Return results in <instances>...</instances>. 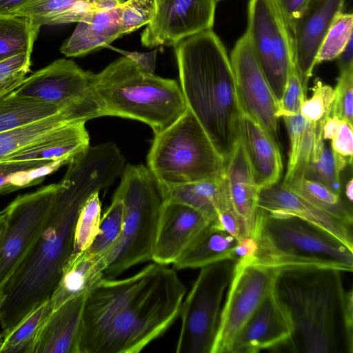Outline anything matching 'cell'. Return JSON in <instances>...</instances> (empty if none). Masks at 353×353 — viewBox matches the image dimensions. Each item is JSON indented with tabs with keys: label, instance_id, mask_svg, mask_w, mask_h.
Instances as JSON below:
<instances>
[{
	"label": "cell",
	"instance_id": "1",
	"mask_svg": "<svg viewBox=\"0 0 353 353\" xmlns=\"http://www.w3.org/2000/svg\"><path fill=\"white\" fill-rule=\"evenodd\" d=\"M63 185L37 240L5 285L0 324L5 336L32 310L50 299L73 253L79 211L94 193L110 187L125 159L110 143L89 148L68 164Z\"/></svg>",
	"mask_w": 353,
	"mask_h": 353
},
{
	"label": "cell",
	"instance_id": "2",
	"mask_svg": "<svg viewBox=\"0 0 353 353\" xmlns=\"http://www.w3.org/2000/svg\"><path fill=\"white\" fill-rule=\"evenodd\" d=\"M152 263L122 279L103 278L86 296L79 353H139L180 314L186 288Z\"/></svg>",
	"mask_w": 353,
	"mask_h": 353
},
{
	"label": "cell",
	"instance_id": "3",
	"mask_svg": "<svg viewBox=\"0 0 353 353\" xmlns=\"http://www.w3.org/2000/svg\"><path fill=\"white\" fill-rule=\"evenodd\" d=\"M173 46L187 108L226 165L241 138L242 114L226 49L212 29Z\"/></svg>",
	"mask_w": 353,
	"mask_h": 353
},
{
	"label": "cell",
	"instance_id": "4",
	"mask_svg": "<svg viewBox=\"0 0 353 353\" xmlns=\"http://www.w3.org/2000/svg\"><path fill=\"white\" fill-rule=\"evenodd\" d=\"M343 272L330 268L278 269L276 294L290 312L294 332L291 350L305 353H352L346 339Z\"/></svg>",
	"mask_w": 353,
	"mask_h": 353
},
{
	"label": "cell",
	"instance_id": "5",
	"mask_svg": "<svg viewBox=\"0 0 353 353\" xmlns=\"http://www.w3.org/2000/svg\"><path fill=\"white\" fill-rule=\"evenodd\" d=\"M94 97L103 116L141 121L157 134L186 110L179 83L140 69L123 56L92 75Z\"/></svg>",
	"mask_w": 353,
	"mask_h": 353
},
{
	"label": "cell",
	"instance_id": "6",
	"mask_svg": "<svg viewBox=\"0 0 353 353\" xmlns=\"http://www.w3.org/2000/svg\"><path fill=\"white\" fill-rule=\"evenodd\" d=\"M256 261L272 268H330L353 271V251L321 228L295 216L259 209Z\"/></svg>",
	"mask_w": 353,
	"mask_h": 353
},
{
	"label": "cell",
	"instance_id": "7",
	"mask_svg": "<svg viewBox=\"0 0 353 353\" xmlns=\"http://www.w3.org/2000/svg\"><path fill=\"white\" fill-rule=\"evenodd\" d=\"M113 196L123 202L124 218L121 234L106 255V279H116L131 267L152 260L162 203L156 182L143 164L124 166Z\"/></svg>",
	"mask_w": 353,
	"mask_h": 353
},
{
	"label": "cell",
	"instance_id": "8",
	"mask_svg": "<svg viewBox=\"0 0 353 353\" xmlns=\"http://www.w3.org/2000/svg\"><path fill=\"white\" fill-rule=\"evenodd\" d=\"M147 168L157 183L174 185L219 178L225 174V164L187 108L154 135Z\"/></svg>",
	"mask_w": 353,
	"mask_h": 353
},
{
	"label": "cell",
	"instance_id": "9",
	"mask_svg": "<svg viewBox=\"0 0 353 353\" xmlns=\"http://www.w3.org/2000/svg\"><path fill=\"white\" fill-rule=\"evenodd\" d=\"M236 261L224 259L201 268L181 305L176 353H210L221 301L232 279Z\"/></svg>",
	"mask_w": 353,
	"mask_h": 353
},
{
	"label": "cell",
	"instance_id": "10",
	"mask_svg": "<svg viewBox=\"0 0 353 353\" xmlns=\"http://www.w3.org/2000/svg\"><path fill=\"white\" fill-rule=\"evenodd\" d=\"M63 181L18 195L3 210L6 228L0 241V296L46 224Z\"/></svg>",
	"mask_w": 353,
	"mask_h": 353
},
{
	"label": "cell",
	"instance_id": "11",
	"mask_svg": "<svg viewBox=\"0 0 353 353\" xmlns=\"http://www.w3.org/2000/svg\"><path fill=\"white\" fill-rule=\"evenodd\" d=\"M278 269L243 256L235 263L210 353H230L246 322L271 288Z\"/></svg>",
	"mask_w": 353,
	"mask_h": 353
},
{
	"label": "cell",
	"instance_id": "12",
	"mask_svg": "<svg viewBox=\"0 0 353 353\" xmlns=\"http://www.w3.org/2000/svg\"><path fill=\"white\" fill-rule=\"evenodd\" d=\"M246 30L256 57L279 102L294 57L290 30L273 0H250Z\"/></svg>",
	"mask_w": 353,
	"mask_h": 353
},
{
	"label": "cell",
	"instance_id": "13",
	"mask_svg": "<svg viewBox=\"0 0 353 353\" xmlns=\"http://www.w3.org/2000/svg\"><path fill=\"white\" fill-rule=\"evenodd\" d=\"M230 60L242 112L279 143V102L256 57L247 30L236 42Z\"/></svg>",
	"mask_w": 353,
	"mask_h": 353
},
{
	"label": "cell",
	"instance_id": "14",
	"mask_svg": "<svg viewBox=\"0 0 353 353\" xmlns=\"http://www.w3.org/2000/svg\"><path fill=\"white\" fill-rule=\"evenodd\" d=\"M216 3L215 0H155L154 14L141 34V44L149 48L174 46L212 29Z\"/></svg>",
	"mask_w": 353,
	"mask_h": 353
},
{
	"label": "cell",
	"instance_id": "15",
	"mask_svg": "<svg viewBox=\"0 0 353 353\" xmlns=\"http://www.w3.org/2000/svg\"><path fill=\"white\" fill-rule=\"evenodd\" d=\"M92 75L72 60L59 59L25 77L13 94L68 106L94 97Z\"/></svg>",
	"mask_w": 353,
	"mask_h": 353
},
{
	"label": "cell",
	"instance_id": "16",
	"mask_svg": "<svg viewBox=\"0 0 353 353\" xmlns=\"http://www.w3.org/2000/svg\"><path fill=\"white\" fill-rule=\"evenodd\" d=\"M274 282L236 336L230 353H257L286 344L291 339L292 321L276 294Z\"/></svg>",
	"mask_w": 353,
	"mask_h": 353
},
{
	"label": "cell",
	"instance_id": "17",
	"mask_svg": "<svg viewBox=\"0 0 353 353\" xmlns=\"http://www.w3.org/2000/svg\"><path fill=\"white\" fill-rule=\"evenodd\" d=\"M211 223L200 212L188 205L162 202L152 250L153 262L174 263Z\"/></svg>",
	"mask_w": 353,
	"mask_h": 353
},
{
	"label": "cell",
	"instance_id": "18",
	"mask_svg": "<svg viewBox=\"0 0 353 353\" xmlns=\"http://www.w3.org/2000/svg\"><path fill=\"white\" fill-rule=\"evenodd\" d=\"M345 2L309 0L290 30L294 63L307 90L320 44L336 16L343 11Z\"/></svg>",
	"mask_w": 353,
	"mask_h": 353
},
{
	"label": "cell",
	"instance_id": "19",
	"mask_svg": "<svg viewBox=\"0 0 353 353\" xmlns=\"http://www.w3.org/2000/svg\"><path fill=\"white\" fill-rule=\"evenodd\" d=\"M258 208L272 215L295 216L309 222L353 251L352 226L316 208L280 181L260 189Z\"/></svg>",
	"mask_w": 353,
	"mask_h": 353
},
{
	"label": "cell",
	"instance_id": "20",
	"mask_svg": "<svg viewBox=\"0 0 353 353\" xmlns=\"http://www.w3.org/2000/svg\"><path fill=\"white\" fill-rule=\"evenodd\" d=\"M88 294L72 297L52 310L25 353H79Z\"/></svg>",
	"mask_w": 353,
	"mask_h": 353
},
{
	"label": "cell",
	"instance_id": "21",
	"mask_svg": "<svg viewBox=\"0 0 353 353\" xmlns=\"http://www.w3.org/2000/svg\"><path fill=\"white\" fill-rule=\"evenodd\" d=\"M103 117L94 98L68 106L39 121L0 132V161L23 148L41 141L63 125Z\"/></svg>",
	"mask_w": 353,
	"mask_h": 353
},
{
	"label": "cell",
	"instance_id": "22",
	"mask_svg": "<svg viewBox=\"0 0 353 353\" xmlns=\"http://www.w3.org/2000/svg\"><path fill=\"white\" fill-rule=\"evenodd\" d=\"M225 177L231 208L243 223L248 236L254 238L260 188L255 182L241 138L225 165Z\"/></svg>",
	"mask_w": 353,
	"mask_h": 353
},
{
	"label": "cell",
	"instance_id": "23",
	"mask_svg": "<svg viewBox=\"0 0 353 353\" xmlns=\"http://www.w3.org/2000/svg\"><path fill=\"white\" fill-rule=\"evenodd\" d=\"M240 132L257 185L261 189L279 181L283 165L279 143L257 121L243 112Z\"/></svg>",
	"mask_w": 353,
	"mask_h": 353
},
{
	"label": "cell",
	"instance_id": "24",
	"mask_svg": "<svg viewBox=\"0 0 353 353\" xmlns=\"http://www.w3.org/2000/svg\"><path fill=\"white\" fill-rule=\"evenodd\" d=\"M71 36L65 41L60 52L67 57L88 54L123 36L120 22V8L96 9L77 22Z\"/></svg>",
	"mask_w": 353,
	"mask_h": 353
},
{
	"label": "cell",
	"instance_id": "25",
	"mask_svg": "<svg viewBox=\"0 0 353 353\" xmlns=\"http://www.w3.org/2000/svg\"><path fill=\"white\" fill-rule=\"evenodd\" d=\"M86 121L68 123L50 136L28 145L1 161H65L67 164L90 146Z\"/></svg>",
	"mask_w": 353,
	"mask_h": 353
},
{
	"label": "cell",
	"instance_id": "26",
	"mask_svg": "<svg viewBox=\"0 0 353 353\" xmlns=\"http://www.w3.org/2000/svg\"><path fill=\"white\" fill-rule=\"evenodd\" d=\"M156 184L162 202L191 207L202 213L211 223L216 221L219 212L231 208L225 174L219 178L196 182Z\"/></svg>",
	"mask_w": 353,
	"mask_h": 353
},
{
	"label": "cell",
	"instance_id": "27",
	"mask_svg": "<svg viewBox=\"0 0 353 353\" xmlns=\"http://www.w3.org/2000/svg\"><path fill=\"white\" fill-rule=\"evenodd\" d=\"M107 265L105 256L88 250L71 256L49 299L52 310L72 297L89 293L104 278Z\"/></svg>",
	"mask_w": 353,
	"mask_h": 353
},
{
	"label": "cell",
	"instance_id": "28",
	"mask_svg": "<svg viewBox=\"0 0 353 353\" xmlns=\"http://www.w3.org/2000/svg\"><path fill=\"white\" fill-rule=\"evenodd\" d=\"M239 241L211 223L173 263L174 270L201 268L224 259L236 260Z\"/></svg>",
	"mask_w": 353,
	"mask_h": 353
},
{
	"label": "cell",
	"instance_id": "29",
	"mask_svg": "<svg viewBox=\"0 0 353 353\" xmlns=\"http://www.w3.org/2000/svg\"><path fill=\"white\" fill-rule=\"evenodd\" d=\"M96 9L87 0H26L8 14L26 17L40 28L78 22Z\"/></svg>",
	"mask_w": 353,
	"mask_h": 353
},
{
	"label": "cell",
	"instance_id": "30",
	"mask_svg": "<svg viewBox=\"0 0 353 353\" xmlns=\"http://www.w3.org/2000/svg\"><path fill=\"white\" fill-rule=\"evenodd\" d=\"M68 106L17 96L12 92L0 98V132L52 116Z\"/></svg>",
	"mask_w": 353,
	"mask_h": 353
},
{
	"label": "cell",
	"instance_id": "31",
	"mask_svg": "<svg viewBox=\"0 0 353 353\" xmlns=\"http://www.w3.org/2000/svg\"><path fill=\"white\" fill-rule=\"evenodd\" d=\"M39 30L26 17L0 14V61L21 52H32Z\"/></svg>",
	"mask_w": 353,
	"mask_h": 353
},
{
	"label": "cell",
	"instance_id": "32",
	"mask_svg": "<svg viewBox=\"0 0 353 353\" xmlns=\"http://www.w3.org/2000/svg\"><path fill=\"white\" fill-rule=\"evenodd\" d=\"M288 188L320 210L352 226V208L342 199L341 195L321 183L303 179Z\"/></svg>",
	"mask_w": 353,
	"mask_h": 353
},
{
	"label": "cell",
	"instance_id": "33",
	"mask_svg": "<svg viewBox=\"0 0 353 353\" xmlns=\"http://www.w3.org/2000/svg\"><path fill=\"white\" fill-rule=\"evenodd\" d=\"M52 312L49 299L35 307L5 336L0 353H25Z\"/></svg>",
	"mask_w": 353,
	"mask_h": 353
},
{
	"label": "cell",
	"instance_id": "34",
	"mask_svg": "<svg viewBox=\"0 0 353 353\" xmlns=\"http://www.w3.org/2000/svg\"><path fill=\"white\" fill-rule=\"evenodd\" d=\"M123 218V203L113 196L111 204L101 216L98 232L88 250L92 254L106 257L121 234Z\"/></svg>",
	"mask_w": 353,
	"mask_h": 353
},
{
	"label": "cell",
	"instance_id": "35",
	"mask_svg": "<svg viewBox=\"0 0 353 353\" xmlns=\"http://www.w3.org/2000/svg\"><path fill=\"white\" fill-rule=\"evenodd\" d=\"M99 194H92L79 211L74 228L72 256L88 250L98 232L101 218V203Z\"/></svg>",
	"mask_w": 353,
	"mask_h": 353
},
{
	"label": "cell",
	"instance_id": "36",
	"mask_svg": "<svg viewBox=\"0 0 353 353\" xmlns=\"http://www.w3.org/2000/svg\"><path fill=\"white\" fill-rule=\"evenodd\" d=\"M353 15L352 13L339 12L327 31L319 48L315 64L336 59L350 39L352 38Z\"/></svg>",
	"mask_w": 353,
	"mask_h": 353
},
{
	"label": "cell",
	"instance_id": "37",
	"mask_svg": "<svg viewBox=\"0 0 353 353\" xmlns=\"http://www.w3.org/2000/svg\"><path fill=\"white\" fill-rule=\"evenodd\" d=\"M312 90L311 98L306 99L302 104L301 114L309 123L324 124L332 114L335 98L334 90L316 78Z\"/></svg>",
	"mask_w": 353,
	"mask_h": 353
},
{
	"label": "cell",
	"instance_id": "38",
	"mask_svg": "<svg viewBox=\"0 0 353 353\" xmlns=\"http://www.w3.org/2000/svg\"><path fill=\"white\" fill-rule=\"evenodd\" d=\"M340 169L331 147L324 148L319 157L311 161L305 173L304 179L325 185L336 194L341 195Z\"/></svg>",
	"mask_w": 353,
	"mask_h": 353
},
{
	"label": "cell",
	"instance_id": "39",
	"mask_svg": "<svg viewBox=\"0 0 353 353\" xmlns=\"http://www.w3.org/2000/svg\"><path fill=\"white\" fill-rule=\"evenodd\" d=\"M119 8L121 31L125 35L151 21L154 14L155 0H128Z\"/></svg>",
	"mask_w": 353,
	"mask_h": 353
},
{
	"label": "cell",
	"instance_id": "40",
	"mask_svg": "<svg viewBox=\"0 0 353 353\" xmlns=\"http://www.w3.org/2000/svg\"><path fill=\"white\" fill-rule=\"evenodd\" d=\"M307 90L293 63L290 69L284 91L279 101V118L301 114L302 104L306 99Z\"/></svg>",
	"mask_w": 353,
	"mask_h": 353
},
{
	"label": "cell",
	"instance_id": "41",
	"mask_svg": "<svg viewBox=\"0 0 353 353\" xmlns=\"http://www.w3.org/2000/svg\"><path fill=\"white\" fill-rule=\"evenodd\" d=\"M334 90V101L331 116L352 125L353 67L341 70Z\"/></svg>",
	"mask_w": 353,
	"mask_h": 353
},
{
	"label": "cell",
	"instance_id": "42",
	"mask_svg": "<svg viewBox=\"0 0 353 353\" xmlns=\"http://www.w3.org/2000/svg\"><path fill=\"white\" fill-rule=\"evenodd\" d=\"M352 125L343 121L332 139L331 149L336 162L343 171L352 165L353 156Z\"/></svg>",
	"mask_w": 353,
	"mask_h": 353
},
{
	"label": "cell",
	"instance_id": "43",
	"mask_svg": "<svg viewBox=\"0 0 353 353\" xmlns=\"http://www.w3.org/2000/svg\"><path fill=\"white\" fill-rule=\"evenodd\" d=\"M282 117L285 121L290 141L286 172L288 174L292 171L296 164L303 140L306 121L301 114L286 115Z\"/></svg>",
	"mask_w": 353,
	"mask_h": 353
},
{
	"label": "cell",
	"instance_id": "44",
	"mask_svg": "<svg viewBox=\"0 0 353 353\" xmlns=\"http://www.w3.org/2000/svg\"><path fill=\"white\" fill-rule=\"evenodd\" d=\"M31 54L21 52L0 61V86L26 77L30 70Z\"/></svg>",
	"mask_w": 353,
	"mask_h": 353
},
{
	"label": "cell",
	"instance_id": "45",
	"mask_svg": "<svg viewBox=\"0 0 353 353\" xmlns=\"http://www.w3.org/2000/svg\"><path fill=\"white\" fill-rule=\"evenodd\" d=\"M213 223L235 238L239 243L243 238L248 237L243 223L232 208L219 212Z\"/></svg>",
	"mask_w": 353,
	"mask_h": 353
},
{
	"label": "cell",
	"instance_id": "46",
	"mask_svg": "<svg viewBox=\"0 0 353 353\" xmlns=\"http://www.w3.org/2000/svg\"><path fill=\"white\" fill-rule=\"evenodd\" d=\"M50 161H0V194H7V187L12 176L17 171L39 168Z\"/></svg>",
	"mask_w": 353,
	"mask_h": 353
},
{
	"label": "cell",
	"instance_id": "47",
	"mask_svg": "<svg viewBox=\"0 0 353 353\" xmlns=\"http://www.w3.org/2000/svg\"><path fill=\"white\" fill-rule=\"evenodd\" d=\"M273 1L291 30L309 0H273Z\"/></svg>",
	"mask_w": 353,
	"mask_h": 353
},
{
	"label": "cell",
	"instance_id": "48",
	"mask_svg": "<svg viewBox=\"0 0 353 353\" xmlns=\"http://www.w3.org/2000/svg\"><path fill=\"white\" fill-rule=\"evenodd\" d=\"M123 56L131 59L143 71L154 74L156 68L157 50L148 52H130L116 49Z\"/></svg>",
	"mask_w": 353,
	"mask_h": 353
},
{
	"label": "cell",
	"instance_id": "49",
	"mask_svg": "<svg viewBox=\"0 0 353 353\" xmlns=\"http://www.w3.org/2000/svg\"><path fill=\"white\" fill-rule=\"evenodd\" d=\"M344 327L347 342L351 352H353V291L350 288L345 293L343 310Z\"/></svg>",
	"mask_w": 353,
	"mask_h": 353
},
{
	"label": "cell",
	"instance_id": "50",
	"mask_svg": "<svg viewBox=\"0 0 353 353\" xmlns=\"http://www.w3.org/2000/svg\"><path fill=\"white\" fill-rule=\"evenodd\" d=\"M257 250V243L252 237L243 238L234 250L236 260L243 256H254Z\"/></svg>",
	"mask_w": 353,
	"mask_h": 353
},
{
	"label": "cell",
	"instance_id": "51",
	"mask_svg": "<svg viewBox=\"0 0 353 353\" xmlns=\"http://www.w3.org/2000/svg\"><path fill=\"white\" fill-rule=\"evenodd\" d=\"M353 37L336 58L339 71L353 67Z\"/></svg>",
	"mask_w": 353,
	"mask_h": 353
},
{
	"label": "cell",
	"instance_id": "52",
	"mask_svg": "<svg viewBox=\"0 0 353 353\" xmlns=\"http://www.w3.org/2000/svg\"><path fill=\"white\" fill-rule=\"evenodd\" d=\"M97 9H111L117 8L124 2V0H87Z\"/></svg>",
	"mask_w": 353,
	"mask_h": 353
},
{
	"label": "cell",
	"instance_id": "53",
	"mask_svg": "<svg viewBox=\"0 0 353 353\" xmlns=\"http://www.w3.org/2000/svg\"><path fill=\"white\" fill-rule=\"evenodd\" d=\"M26 0H0V14H8Z\"/></svg>",
	"mask_w": 353,
	"mask_h": 353
},
{
	"label": "cell",
	"instance_id": "54",
	"mask_svg": "<svg viewBox=\"0 0 353 353\" xmlns=\"http://www.w3.org/2000/svg\"><path fill=\"white\" fill-rule=\"evenodd\" d=\"M23 79L0 86V98L13 92L22 83Z\"/></svg>",
	"mask_w": 353,
	"mask_h": 353
},
{
	"label": "cell",
	"instance_id": "55",
	"mask_svg": "<svg viewBox=\"0 0 353 353\" xmlns=\"http://www.w3.org/2000/svg\"><path fill=\"white\" fill-rule=\"evenodd\" d=\"M345 193L350 202L353 199V179H350L345 185Z\"/></svg>",
	"mask_w": 353,
	"mask_h": 353
},
{
	"label": "cell",
	"instance_id": "56",
	"mask_svg": "<svg viewBox=\"0 0 353 353\" xmlns=\"http://www.w3.org/2000/svg\"><path fill=\"white\" fill-rule=\"evenodd\" d=\"M6 224V216L3 210L0 211V241L3 236Z\"/></svg>",
	"mask_w": 353,
	"mask_h": 353
},
{
	"label": "cell",
	"instance_id": "57",
	"mask_svg": "<svg viewBox=\"0 0 353 353\" xmlns=\"http://www.w3.org/2000/svg\"><path fill=\"white\" fill-rule=\"evenodd\" d=\"M4 339H5V335L2 332V333L0 334V350L2 347V346H3V342H4Z\"/></svg>",
	"mask_w": 353,
	"mask_h": 353
},
{
	"label": "cell",
	"instance_id": "58",
	"mask_svg": "<svg viewBox=\"0 0 353 353\" xmlns=\"http://www.w3.org/2000/svg\"><path fill=\"white\" fill-rule=\"evenodd\" d=\"M2 301H3V296H2V295H1L0 296V306H1Z\"/></svg>",
	"mask_w": 353,
	"mask_h": 353
},
{
	"label": "cell",
	"instance_id": "59",
	"mask_svg": "<svg viewBox=\"0 0 353 353\" xmlns=\"http://www.w3.org/2000/svg\"><path fill=\"white\" fill-rule=\"evenodd\" d=\"M216 1H220V0H215Z\"/></svg>",
	"mask_w": 353,
	"mask_h": 353
}]
</instances>
